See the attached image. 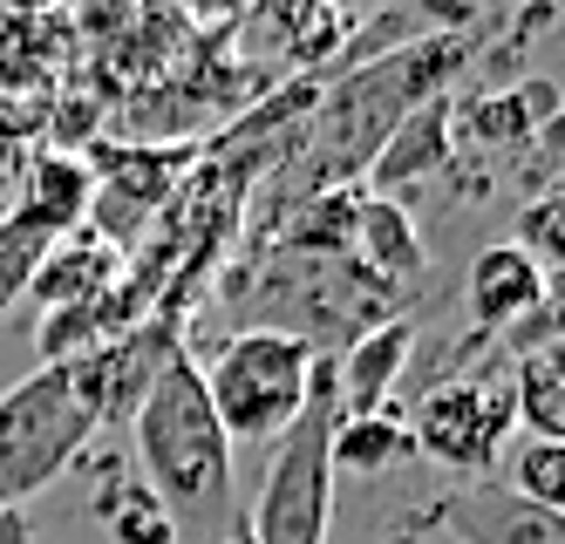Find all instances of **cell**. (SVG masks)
I'll use <instances>...</instances> for the list:
<instances>
[{
  "mask_svg": "<svg viewBox=\"0 0 565 544\" xmlns=\"http://www.w3.org/2000/svg\"><path fill=\"white\" fill-rule=\"evenodd\" d=\"M470 49H477L470 34L443 28V34H416V41H402V49L348 68L341 89L320 96L307 137L294 143V163L273 171V198L294 191V204H300V198H320V191H348V178L369 171L375 150L402 130V116L423 109L429 96H443V82L470 62Z\"/></svg>",
  "mask_w": 565,
  "mask_h": 544,
  "instance_id": "1",
  "label": "cell"
},
{
  "mask_svg": "<svg viewBox=\"0 0 565 544\" xmlns=\"http://www.w3.org/2000/svg\"><path fill=\"white\" fill-rule=\"evenodd\" d=\"M130 436H137L143 490L157 497V511L171 518L184 544H225L246 524V511L232 504V442L205 402L191 354H178L157 374V388L130 415Z\"/></svg>",
  "mask_w": 565,
  "mask_h": 544,
  "instance_id": "2",
  "label": "cell"
},
{
  "mask_svg": "<svg viewBox=\"0 0 565 544\" xmlns=\"http://www.w3.org/2000/svg\"><path fill=\"white\" fill-rule=\"evenodd\" d=\"M313 361H320V348L287 333V327H238L232 341L198 367L225 442L238 449V442H279L287 436L294 415L307 408Z\"/></svg>",
  "mask_w": 565,
  "mask_h": 544,
  "instance_id": "3",
  "label": "cell"
},
{
  "mask_svg": "<svg viewBox=\"0 0 565 544\" xmlns=\"http://www.w3.org/2000/svg\"><path fill=\"white\" fill-rule=\"evenodd\" d=\"M334 354L313 361V388L307 408L294 415V429L279 436L266 490L246 518V544H328V518H334Z\"/></svg>",
  "mask_w": 565,
  "mask_h": 544,
  "instance_id": "4",
  "label": "cell"
},
{
  "mask_svg": "<svg viewBox=\"0 0 565 544\" xmlns=\"http://www.w3.org/2000/svg\"><path fill=\"white\" fill-rule=\"evenodd\" d=\"M96 415L75 402L68 367H34L21 388L0 395V511L42 497L75 456L89 449Z\"/></svg>",
  "mask_w": 565,
  "mask_h": 544,
  "instance_id": "5",
  "label": "cell"
},
{
  "mask_svg": "<svg viewBox=\"0 0 565 544\" xmlns=\"http://www.w3.org/2000/svg\"><path fill=\"white\" fill-rule=\"evenodd\" d=\"M511 429H518V415H511V382L504 374H463V382H436L416 402L409 449H423L429 463L477 483V477L498 470Z\"/></svg>",
  "mask_w": 565,
  "mask_h": 544,
  "instance_id": "6",
  "label": "cell"
},
{
  "mask_svg": "<svg viewBox=\"0 0 565 544\" xmlns=\"http://www.w3.org/2000/svg\"><path fill=\"white\" fill-rule=\"evenodd\" d=\"M178 354H184V341H178L171 320H137L124 333H109V341L68 354L62 367H68L75 402L96 415V429H130V415L143 408V395L157 388V374H164Z\"/></svg>",
  "mask_w": 565,
  "mask_h": 544,
  "instance_id": "7",
  "label": "cell"
},
{
  "mask_svg": "<svg viewBox=\"0 0 565 544\" xmlns=\"http://www.w3.org/2000/svg\"><path fill=\"white\" fill-rule=\"evenodd\" d=\"M436 518L457 544H565V511L518 497L504 477H477V483L450 490Z\"/></svg>",
  "mask_w": 565,
  "mask_h": 544,
  "instance_id": "8",
  "label": "cell"
},
{
  "mask_svg": "<svg viewBox=\"0 0 565 544\" xmlns=\"http://www.w3.org/2000/svg\"><path fill=\"white\" fill-rule=\"evenodd\" d=\"M463 307L483 333H504L518 341L539 313H552V273L532 266L518 245H483L463 273Z\"/></svg>",
  "mask_w": 565,
  "mask_h": 544,
  "instance_id": "9",
  "label": "cell"
},
{
  "mask_svg": "<svg viewBox=\"0 0 565 544\" xmlns=\"http://www.w3.org/2000/svg\"><path fill=\"white\" fill-rule=\"evenodd\" d=\"M443 163H457V96H450V89L402 116V130L375 150V163H369L361 178L375 184L369 198H395V191H409V184L436 178Z\"/></svg>",
  "mask_w": 565,
  "mask_h": 544,
  "instance_id": "10",
  "label": "cell"
},
{
  "mask_svg": "<svg viewBox=\"0 0 565 544\" xmlns=\"http://www.w3.org/2000/svg\"><path fill=\"white\" fill-rule=\"evenodd\" d=\"M416 348V320L388 313L382 327L354 333L348 354H334V415H382L388 388L402 382V361Z\"/></svg>",
  "mask_w": 565,
  "mask_h": 544,
  "instance_id": "11",
  "label": "cell"
},
{
  "mask_svg": "<svg viewBox=\"0 0 565 544\" xmlns=\"http://www.w3.org/2000/svg\"><path fill=\"white\" fill-rule=\"evenodd\" d=\"M116 279H124V253H116L109 238H96L89 225H75V232H62L49 253H42V266H34V279H28V300L49 307V313H62V307L103 300Z\"/></svg>",
  "mask_w": 565,
  "mask_h": 544,
  "instance_id": "12",
  "label": "cell"
},
{
  "mask_svg": "<svg viewBox=\"0 0 565 544\" xmlns=\"http://www.w3.org/2000/svg\"><path fill=\"white\" fill-rule=\"evenodd\" d=\"M558 109V89L552 82H524V89H483L470 103H457V137L477 143V150H518L532 143Z\"/></svg>",
  "mask_w": 565,
  "mask_h": 544,
  "instance_id": "13",
  "label": "cell"
},
{
  "mask_svg": "<svg viewBox=\"0 0 565 544\" xmlns=\"http://www.w3.org/2000/svg\"><path fill=\"white\" fill-rule=\"evenodd\" d=\"M253 41L279 62H320L348 41L341 0H253Z\"/></svg>",
  "mask_w": 565,
  "mask_h": 544,
  "instance_id": "14",
  "label": "cell"
},
{
  "mask_svg": "<svg viewBox=\"0 0 565 544\" xmlns=\"http://www.w3.org/2000/svg\"><path fill=\"white\" fill-rule=\"evenodd\" d=\"M89 198H96V171L89 157H68V150H42V163L28 171V191H21V212L28 225H42L49 238L75 232L89 218Z\"/></svg>",
  "mask_w": 565,
  "mask_h": 544,
  "instance_id": "15",
  "label": "cell"
},
{
  "mask_svg": "<svg viewBox=\"0 0 565 544\" xmlns=\"http://www.w3.org/2000/svg\"><path fill=\"white\" fill-rule=\"evenodd\" d=\"M354 266L369 279H382V286H402V279L423 273V232H416V218L402 212L395 198H361V212H354Z\"/></svg>",
  "mask_w": 565,
  "mask_h": 544,
  "instance_id": "16",
  "label": "cell"
},
{
  "mask_svg": "<svg viewBox=\"0 0 565 544\" xmlns=\"http://www.w3.org/2000/svg\"><path fill=\"white\" fill-rule=\"evenodd\" d=\"M504 382H511V415L532 429V442H565V354H558V341L518 348Z\"/></svg>",
  "mask_w": 565,
  "mask_h": 544,
  "instance_id": "17",
  "label": "cell"
},
{
  "mask_svg": "<svg viewBox=\"0 0 565 544\" xmlns=\"http://www.w3.org/2000/svg\"><path fill=\"white\" fill-rule=\"evenodd\" d=\"M409 449V429L395 423V415H334V436H328V456H334V477H375L388 470L395 456Z\"/></svg>",
  "mask_w": 565,
  "mask_h": 544,
  "instance_id": "18",
  "label": "cell"
},
{
  "mask_svg": "<svg viewBox=\"0 0 565 544\" xmlns=\"http://www.w3.org/2000/svg\"><path fill=\"white\" fill-rule=\"evenodd\" d=\"M49 245H55V238H49L42 225H28V218H0V313L28 300V279H34V266H42Z\"/></svg>",
  "mask_w": 565,
  "mask_h": 544,
  "instance_id": "19",
  "label": "cell"
},
{
  "mask_svg": "<svg viewBox=\"0 0 565 544\" xmlns=\"http://www.w3.org/2000/svg\"><path fill=\"white\" fill-rule=\"evenodd\" d=\"M511 490L545 511H565V442H524L511 456Z\"/></svg>",
  "mask_w": 565,
  "mask_h": 544,
  "instance_id": "20",
  "label": "cell"
},
{
  "mask_svg": "<svg viewBox=\"0 0 565 544\" xmlns=\"http://www.w3.org/2000/svg\"><path fill=\"white\" fill-rule=\"evenodd\" d=\"M103 524L124 537V544H178L171 518L157 511L150 490H109V497H103Z\"/></svg>",
  "mask_w": 565,
  "mask_h": 544,
  "instance_id": "21",
  "label": "cell"
}]
</instances>
